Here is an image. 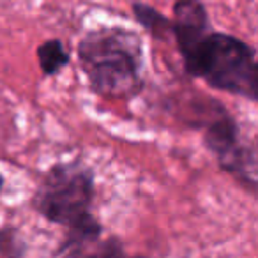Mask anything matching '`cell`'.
Listing matches in <instances>:
<instances>
[{
	"mask_svg": "<svg viewBox=\"0 0 258 258\" xmlns=\"http://www.w3.org/2000/svg\"><path fill=\"white\" fill-rule=\"evenodd\" d=\"M131 9H133L137 22L140 23L151 36L158 37V39H163V37H166L170 32L173 34L172 20H168L163 13H159L158 9H154L152 6L144 4L140 0H135L133 4H131Z\"/></svg>",
	"mask_w": 258,
	"mask_h": 258,
	"instance_id": "obj_8",
	"label": "cell"
},
{
	"mask_svg": "<svg viewBox=\"0 0 258 258\" xmlns=\"http://www.w3.org/2000/svg\"><path fill=\"white\" fill-rule=\"evenodd\" d=\"M172 25L180 57L193 51L212 30L200 0H177L173 4Z\"/></svg>",
	"mask_w": 258,
	"mask_h": 258,
	"instance_id": "obj_5",
	"label": "cell"
},
{
	"mask_svg": "<svg viewBox=\"0 0 258 258\" xmlns=\"http://www.w3.org/2000/svg\"><path fill=\"white\" fill-rule=\"evenodd\" d=\"M94 175L82 163H57L43 175L30 205L39 216L66 230L87 228L99 223L90 212Z\"/></svg>",
	"mask_w": 258,
	"mask_h": 258,
	"instance_id": "obj_3",
	"label": "cell"
},
{
	"mask_svg": "<svg viewBox=\"0 0 258 258\" xmlns=\"http://www.w3.org/2000/svg\"><path fill=\"white\" fill-rule=\"evenodd\" d=\"M78 62L97 96L131 99L144 90V46L131 30L110 27L89 32L78 44Z\"/></svg>",
	"mask_w": 258,
	"mask_h": 258,
	"instance_id": "obj_1",
	"label": "cell"
},
{
	"mask_svg": "<svg viewBox=\"0 0 258 258\" xmlns=\"http://www.w3.org/2000/svg\"><path fill=\"white\" fill-rule=\"evenodd\" d=\"M36 55L44 76H55L71 60V55L60 39H48L41 43L36 50Z\"/></svg>",
	"mask_w": 258,
	"mask_h": 258,
	"instance_id": "obj_7",
	"label": "cell"
},
{
	"mask_svg": "<svg viewBox=\"0 0 258 258\" xmlns=\"http://www.w3.org/2000/svg\"><path fill=\"white\" fill-rule=\"evenodd\" d=\"M182 62L187 75L205 80L212 89L258 103V60L244 41L211 30Z\"/></svg>",
	"mask_w": 258,
	"mask_h": 258,
	"instance_id": "obj_2",
	"label": "cell"
},
{
	"mask_svg": "<svg viewBox=\"0 0 258 258\" xmlns=\"http://www.w3.org/2000/svg\"><path fill=\"white\" fill-rule=\"evenodd\" d=\"M58 253L62 258H144L129 256L122 247L120 240L115 237L103 239V235L85 240H75V242L62 240Z\"/></svg>",
	"mask_w": 258,
	"mask_h": 258,
	"instance_id": "obj_6",
	"label": "cell"
},
{
	"mask_svg": "<svg viewBox=\"0 0 258 258\" xmlns=\"http://www.w3.org/2000/svg\"><path fill=\"white\" fill-rule=\"evenodd\" d=\"M2 189H4V175L0 173V195H2Z\"/></svg>",
	"mask_w": 258,
	"mask_h": 258,
	"instance_id": "obj_10",
	"label": "cell"
},
{
	"mask_svg": "<svg viewBox=\"0 0 258 258\" xmlns=\"http://www.w3.org/2000/svg\"><path fill=\"white\" fill-rule=\"evenodd\" d=\"M25 244L18 235V230L11 225L0 226V256L2 258H22Z\"/></svg>",
	"mask_w": 258,
	"mask_h": 258,
	"instance_id": "obj_9",
	"label": "cell"
},
{
	"mask_svg": "<svg viewBox=\"0 0 258 258\" xmlns=\"http://www.w3.org/2000/svg\"><path fill=\"white\" fill-rule=\"evenodd\" d=\"M204 142L223 170L242 184L258 189V182L253 179V173H258V156L240 144L235 120L221 106L205 125Z\"/></svg>",
	"mask_w": 258,
	"mask_h": 258,
	"instance_id": "obj_4",
	"label": "cell"
}]
</instances>
